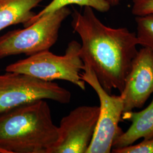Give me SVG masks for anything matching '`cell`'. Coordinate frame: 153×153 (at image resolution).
Here are the masks:
<instances>
[{
    "instance_id": "cell-1",
    "label": "cell",
    "mask_w": 153,
    "mask_h": 153,
    "mask_svg": "<svg viewBox=\"0 0 153 153\" xmlns=\"http://www.w3.org/2000/svg\"><path fill=\"white\" fill-rule=\"evenodd\" d=\"M71 26L80 36V56L90 66L104 90L121 93L126 77L137 55L136 33L127 28L107 26L96 16L93 8L71 13Z\"/></svg>"
},
{
    "instance_id": "cell-2",
    "label": "cell",
    "mask_w": 153,
    "mask_h": 153,
    "mask_svg": "<svg viewBox=\"0 0 153 153\" xmlns=\"http://www.w3.org/2000/svg\"><path fill=\"white\" fill-rule=\"evenodd\" d=\"M59 137L45 100L0 115V148L7 153H51Z\"/></svg>"
},
{
    "instance_id": "cell-3",
    "label": "cell",
    "mask_w": 153,
    "mask_h": 153,
    "mask_svg": "<svg viewBox=\"0 0 153 153\" xmlns=\"http://www.w3.org/2000/svg\"><path fill=\"white\" fill-rule=\"evenodd\" d=\"M81 44L73 40L65 54L55 55L45 51L6 66L5 71L27 74L46 81L64 80L86 90V82L82 79L84 63L80 56Z\"/></svg>"
},
{
    "instance_id": "cell-4",
    "label": "cell",
    "mask_w": 153,
    "mask_h": 153,
    "mask_svg": "<svg viewBox=\"0 0 153 153\" xmlns=\"http://www.w3.org/2000/svg\"><path fill=\"white\" fill-rule=\"evenodd\" d=\"M71 11L67 6L39 18L23 29L0 37V59L14 55L30 56L48 51L56 43L61 25Z\"/></svg>"
},
{
    "instance_id": "cell-5",
    "label": "cell",
    "mask_w": 153,
    "mask_h": 153,
    "mask_svg": "<svg viewBox=\"0 0 153 153\" xmlns=\"http://www.w3.org/2000/svg\"><path fill=\"white\" fill-rule=\"evenodd\" d=\"M6 72L0 74V115L40 100L71 102V93L56 83L27 74Z\"/></svg>"
},
{
    "instance_id": "cell-6",
    "label": "cell",
    "mask_w": 153,
    "mask_h": 153,
    "mask_svg": "<svg viewBox=\"0 0 153 153\" xmlns=\"http://www.w3.org/2000/svg\"><path fill=\"white\" fill-rule=\"evenodd\" d=\"M84 65L82 79L95 90L100 102L97 126L86 153H111L113 143L124 132L119 126L124 112L123 100L120 95L107 93L91 68Z\"/></svg>"
},
{
    "instance_id": "cell-7",
    "label": "cell",
    "mask_w": 153,
    "mask_h": 153,
    "mask_svg": "<svg viewBox=\"0 0 153 153\" xmlns=\"http://www.w3.org/2000/svg\"><path fill=\"white\" fill-rule=\"evenodd\" d=\"M99 106L81 105L61 120L59 137L51 153H86L95 133Z\"/></svg>"
},
{
    "instance_id": "cell-8",
    "label": "cell",
    "mask_w": 153,
    "mask_h": 153,
    "mask_svg": "<svg viewBox=\"0 0 153 153\" xmlns=\"http://www.w3.org/2000/svg\"><path fill=\"white\" fill-rule=\"evenodd\" d=\"M153 93V52L143 47L138 51L120 93L124 112L142 108Z\"/></svg>"
},
{
    "instance_id": "cell-9",
    "label": "cell",
    "mask_w": 153,
    "mask_h": 153,
    "mask_svg": "<svg viewBox=\"0 0 153 153\" xmlns=\"http://www.w3.org/2000/svg\"><path fill=\"white\" fill-rule=\"evenodd\" d=\"M122 119L131 122V126L116 140L112 149L127 147L142 138L144 140L153 138V98L145 109L140 112H124Z\"/></svg>"
},
{
    "instance_id": "cell-10",
    "label": "cell",
    "mask_w": 153,
    "mask_h": 153,
    "mask_svg": "<svg viewBox=\"0 0 153 153\" xmlns=\"http://www.w3.org/2000/svg\"><path fill=\"white\" fill-rule=\"evenodd\" d=\"M43 0H0V31L11 25L24 27L36 13L33 8Z\"/></svg>"
},
{
    "instance_id": "cell-11",
    "label": "cell",
    "mask_w": 153,
    "mask_h": 153,
    "mask_svg": "<svg viewBox=\"0 0 153 153\" xmlns=\"http://www.w3.org/2000/svg\"><path fill=\"white\" fill-rule=\"evenodd\" d=\"M70 5H77L84 7L88 6L97 11L102 13L109 11L111 7V6L107 0H53L43 10L36 14L24 27H27L36 22L39 18L43 16Z\"/></svg>"
},
{
    "instance_id": "cell-12",
    "label": "cell",
    "mask_w": 153,
    "mask_h": 153,
    "mask_svg": "<svg viewBox=\"0 0 153 153\" xmlns=\"http://www.w3.org/2000/svg\"><path fill=\"white\" fill-rule=\"evenodd\" d=\"M138 45L153 52V14L136 16Z\"/></svg>"
},
{
    "instance_id": "cell-13",
    "label": "cell",
    "mask_w": 153,
    "mask_h": 153,
    "mask_svg": "<svg viewBox=\"0 0 153 153\" xmlns=\"http://www.w3.org/2000/svg\"><path fill=\"white\" fill-rule=\"evenodd\" d=\"M114 153H153V138L143 140L135 145H130L118 149H112Z\"/></svg>"
},
{
    "instance_id": "cell-14",
    "label": "cell",
    "mask_w": 153,
    "mask_h": 153,
    "mask_svg": "<svg viewBox=\"0 0 153 153\" xmlns=\"http://www.w3.org/2000/svg\"><path fill=\"white\" fill-rule=\"evenodd\" d=\"M131 13L136 16L153 14V0H132Z\"/></svg>"
},
{
    "instance_id": "cell-15",
    "label": "cell",
    "mask_w": 153,
    "mask_h": 153,
    "mask_svg": "<svg viewBox=\"0 0 153 153\" xmlns=\"http://www.w3.org/2000/svg\"><path fill=\"white\" fill-rule=\"evenodd\" d=\"M109 2L111 7L119 5L123 0H107Z\"/></svg>"
},
{
    "instance_id": "cell-16",
    "label": "cell",
    "mask_w": 153,
    "mask_h": 153,
    "mask_svg": "<svg viewBox=\"0 0 153 153\" xmlns=\"http://www.w3.org/2000/svg\"><path fill=\"white\" fill-rule=\"evenodd\" d=\"M0 153H7L4 150H3L2 149L0 148Z\"/></svg>"
}]
</instances>
